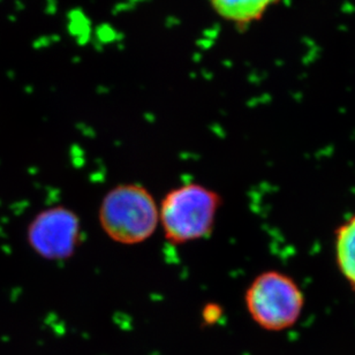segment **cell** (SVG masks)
Listing matches in <instances>:
<instances>
[{"instance_id":"6","label":"cell","mask_w":355,"mask_h":355,"mask_svg":"<svg viewBox=\"0 0 355 355\" xmlns=\"http://www.w3.org/2000/svg\"><path fill=\"white\" fill-rule=\"evenodd\" d=\"M336 260L355 292V216L343 223L336 232Z\"/></svg>"},{"instance_id":"3","label":"cell","mask_w":355,"mask_h":355,"mask_svg":"<svg viewBox=\"0 0 355 355\" xmlns=\"http://www.w3.org/2000/svg\"><path fill=\"white\" fill-rule=\"evenodd\" d=\"M245 304L260 328L279 332L299 321L304 297L293 278L279 271H264L247 288Z\"/></svg>"},{"instance_id":"7","label":"cell","mask_w":355,"mask_h":355,"mask_svg":"<svg viewBox=\"0 0 355 355\" xmlns=\"http://www.w3.org/2000/svg\"><path fill=\"white\" fill-rule=\"evenodd\" d=\"M223 309L219 304H205L202 309L201 318L205 325H215L222 320Z\"/></svg>"},{"instance_id":"2","label":"cell","mask_w":355,"mask_h":355,"mask_svg":"<svg viewBox=\"0 0 355 355\" xmlns=\"http://www.w3.org/2000/svg\"><path fill=\"white\" fill-rule=\"evenodd\" d=\"M222 196L200 182L172 188L158 205L159 226L175 246L207 239L215 229Z\"/></svg>"},{"instance_id":"4","label":"cell","mask_w":355,"mask_h":355,"mask_svg":"<svg viewBox=\"0 0 355 355\" xmlns=\"http://www.w3.org/2000/svg\"><path fill=\"white\" fill-rule=\"evenodd\" d=\"M27 241L31 250L44 260H69L83 241L79 216L64 205L44 209L29 223Z\"/></svg>"},{"instance_id":"1","label":"cell","mask_w":355,"mask_h":355,"mask_svg":"<svg viewBox=\"0 0 355 355\" xmlns=\"http://www.w3.org/2000/svg\"><path fill=\"white\" fill-rule=\"evenodd\" d=\"M98 223L113 243L126 246L146 243L159 227L157 201L144 184H116L103 196Z\"/></svg>"},{"instance_id":"5","label":"cell","mask_w":355,"mask_h":355,"mask_svg":"<svg viewBox=\"0 0 355 355\" xmlns=\"http://www.w3.org/2000/svg\"><path fill=\"white\" fill-rule=\"evenodd\" d=\"M278 3L279 0H210L219 17L239 28L260 21Z\"/></svg>"}]
</instances>
